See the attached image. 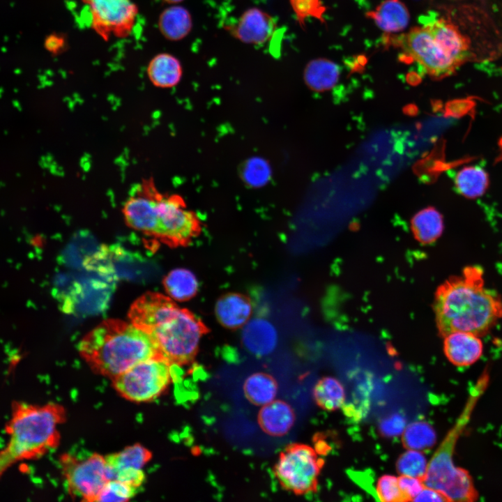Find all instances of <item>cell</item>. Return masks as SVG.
<instances>
[{"instance_id":"cell-1","label":"cell","mask_w":502,"mask_h":502,"mask_svg":"<svg viewBox=\"0 0 502 502\" xmlns=\"http://www.w3.org/2000/svg\"><path fill=\"white\" fill-rule=\"evenodd\" d=\"M483 273L480 267L468 266L437 287L433 308L442 337L455 331L481 337L502 319V298L485 286Z\"/></svg>"},{"instance_id":"cell-2","label":"cell","mask_w":502,"mask_h":502,"mask_svg":"<svg viewBox=\"0 0 502 502\" xmlns=\"http://www.w3.org/2000/svg\"><path fill=\"white\" fill-rule=\"evenodd\" d=\"M78 350L91 370L112 379L142 361L160 356L149 333L116 319L105 320L91 330Z\"/></svg>"},{"instance_id":"cell-3","label":"cell","mask_w":502,"mask_h":502,"mask_svg":"<svg viewBox=\"0 0 502 502\" xmlns=\"http://www.w3.org/2000/svg\"><path fill=\"white\" fill-rule=\"evenodd\" d=\"M388 44L400 47L432 78L452 75L472 56L469 39L450 21L434 18L398 36L388 35Z\"/></svg>"},{"instance_id":"cell-4","label":"cell","mask_w":502,"mask_h":502,"mask_svg":"<svg viewBox=\"0 0 502 502\" xmlns=\"http://www.w3.org/2000/svg\"><path fill=\"white\" fill-rule=\"evenodd\" d=\"M65 420L66 411L57 404L14 403L6 427L8 443L0 455L1 473L17 461L39 457L56 448L60 439L58 426Z\"/></svg>"},{"instance_id":"cell-5","label":"cell","mask_w":502,"mask_h":502,"mask_svg":"<svg viewBox=\"0 0 502 502\" xmlns=\"http://www.w3.org/2000/svg\"><path fill=\"white\" fill-rule=\"evenodd\" d=\"M489 382L484 372L469 393V397L456 423L448 432L429 462L423 479L425 486L442 493L448 501H473L478 493L469 472L455 466L453 454L456 443L467 425L473 410Z\"/></svg>"},{"instance_id":"cell-6","label":"cell","mask_w":502,"mask_h":502,"mask_svg":"<svg viewBox=\"0 0 502 502\" xmlns=\"http://www.w3.org/2000/svg\"><path fill=\"white\" fill-rule=\"evenodd\" d=\"M207 328L196 315L180 309L170 319L153 330L160 356L170 363L190 360L195 355L201 338Z\"/></svg>"},{"instance_id":"cell-7","label":"cell","mask_w":502,"mask_h":502,"mask_svg":"<svg viewBox=\"0 0 502 502\" xmlns=\"http://www.w3.org/2000/svg\"><path fill=\"white\" fill-rule=\"evenodd\" d=\"M170 365L161 356L142 361L112 379L113 386L128 400L152 401L168 386L171 379Z\"/></svg>"},{"instance_id":"cell-8","label":"cell","mask_w":502,"mask_h":502,"mask_svg":"<svg viewBox=\"0 0 502 502\" xmlns=\"http://www.w3.org/2000/svg\"><path fill=\"white\" fill-rule=\"evenodd\" d=\"M322 464L312 447L294 444L280 454L274 471L285 489L301 494L315 489Z\"/></svg>"},{"instance_id":"cell-9","label":"cell","mask_w":502,"mask_h":502,"mask_svg":"<svg viewBox=\"0 0 502 502\" xmlns=\"http://www.w3.org/2000/svg\"><path fill=\"white\" fill-rule=\"evenodd\" d=\"M160 238L172 246L185 245L201 228L197 214L188 208L184 198L176 193L160 192L158 198Z\"/></svg>"},{"instance_id":"cell-10","label":"cell","mask_w":502,"mask_h":502,"mask_svg":"<svg viewBox=\"0 0 502 502\" xmlns=\"http://www.w3.org/2000/svg\"><path fill=\"white\" fill-rule=\"evenodd\" d=\"M64 486L73 497L87 502L96 501L109 480L105 457L92 453L77 459L68 455L61 458Z\"/></svg>"},{"instance_id":"cell-11","label":"cell","mask_w":502,"mask_h":502,"mask_svg":"<svg viewBox=\"0 0 502 502\" xmlns=\"http://www.w3.org/2000/svg\"><path fill=\"white\" fill-rule=\"evenodd\" d=\"M87 6L90 24L102 39L128 36L136 22L138 8L132 0H81Z\"/></svg>"},{"instance_id":"cell-12","label":"cell","mask_w":502,"mask_h":502,"mask_svg":"<svg viewBox=\"0 0 502 502\" xmlns=\"http://www.w3.org/2000/svg\"><path fill=\"white\" fill-rule=\"evenodd\" d=\"M160 191L153 181H144L126 201L123 208L129 227L156 238L159 234L158 198Z\"/></svg>"},{"instance_id":"cell-13","label":"cell","mask_w":502,"mask_h":502,"mask_svg":"<svg viewBox=\"0 0 502 502\" xmlns=\"http://www.w3.org/2000/svg\"><path fill=\"white\" fill-rule=\"evenodd\" d=\"M178 310L169 298L158 293L149 292L133 303L128 317L135 326L150 334Z\"/></svg>"},{"instance_id":"cell-14","label":"cell","mask_w":502,"mask_h":502,"mask_svg":"<svg viewBox=\"0 0 502 502\" xmlns=\"http://www.w3.org/2000/svg\"><path fill=\"white\" fill-rule=\"evenodd\" d=\"M276 24L273 17L259 8L245 10L235 21L225 29L235 38L252 45L266 43L273 35Z\"/></svg>"},{"instance_id":"cell-15","label":"cell","mask_w":502,"mask_h":502,"mask_svg":"<svg viewBox=\"0 0 502 502\" xmlns=\"http://www.w3.org/2000/svg\"><path fill=\"white\" fill-rule=\"evenodd\" d=\"M443 351L448 360L457 366H468L482 356L483 344L480 336L455 331L443 337Z\"/></svg>"},{"instance_id":"cell-16","label":"cell","mask_w":502,"mask_h":502,"mask_svg":"<svg viewBox=\"0 0 502 502\" xmlns=\"http://www.w3.org/2000/svg\"><path fill=\"white\" fill-rule=\"evenodd\" d=\"M241 339L248 351L257 356H264L273 352L276 347L277 333L268 321L255 318L244 326Z\"/></svg>"},{"instance_id":"cell-17","label":"cell","mask_w":502,"mask_h":502,"mask_svg":"<svg viewBox=\"0 0 502 502\" xmlns=\"http://www.w3.org/2000/svg\"><path fill=\"white\" fill-rule=\"evenodd\" d=\"M366 16L387 35L404 31L410 20L409 12L401 0H383Z\"/></svg>"},{"instance_id":"cell-18","label":"cell","mask_w":502,"mask_h":502,"mask_svg":"<svg viewBox=\"0 0 502 502\" xmlns=\"http://www.w3.org/2000/svg\"><path fill=\"white\" fill-rule=\"evenodd\" d=\"M258 422L266 434L280 436L288 433L291 429L295 422V413L288 403L275 400L261 406L258 415Z\"/></svg>"},{"instance_id":"cell-19","label":"cell","mask_w":502,"mask_h":502,"mask_svg":"<svg viewBox=\"0 0 502 502\" xmlns=\"http://www.w3.org/2000/svg\"><path fill=\"white\" fill-rule=\"evenodd\" d=\"M147 75L151 82L158 88L167 89L176 86L183 75L179 60L168 53L155 55L147 66Z\"/></svg>"},{"instance_id":"cell-20","label":"cell","mask_w":502,"mask_h":502,"mask_svg":"<svg viewBox=\"0 0 502 502\" xmlns=\"http://www.w3.org/2000/svg\"><path fill=\"white\" fill-rule=\"evenodd\" d=\"M251 311L250 300L236 293L221 297L215 307L218 319L223 326L229 328H236L244 324L249 319Z\"/></svg>"},{"instance_id":"cell-21","label":"cell","mask_w":502,"mask_h":502,"mask_svg":"<svg viewBox=\"0 0 502 502\" xmlns=\"http://www.w3.org/2000/svg\"><path fill=\"white\" fill-rule=\"evenodd\" d=\"M411 227L416 241L424 245L431 244L436 241L443 234V218L436 208L427 207L414 215Z\"/></svg>"},{"instance_id":"cell-22","label":"cell","mask_w":502,"mask_h":502,"mask_svg":"<svg viewBox=\"0 0 502 502\" xmlns=\"http://www.w3.org/2000/svg\"><path fill=\"white\" fill-rule=\"evenodd\" d=\"M340 75V68L335 63L325 58H317L307 64L304 79L311 89L325 91L335 86Z\"/></svg>"},{"instance_id":"cell-23","label":"cell","mask_w":502,"mask_h":502,"mask_svg":"<svg viewBox=\"0 0 502 502\" xmlns=\"http://www.w3.org/2000/svg\"><path fill=\"white\" fill-rule=\"evenodd\" d=\"M161 33L168 40H179L191 31L192 20L189 11L181 6H172L165 9L158 20Z\"/></svg>"},{"instance_id":"cell-24","label":"cell","mask_w":502,"mask_h":502,"mask_svg":"<svg viewBox=\"0 0 502 502\" xmlns=\"http://www.w3.org/2000/svg\"><path fill=\"white\" fill-rule=\"evenodd\" d=\"M151 457L150 451L139 443L105 456L109 480H114L115 475L120 471L127 469H142Z\"/></svg>"},{"instance_id":"cell-25","label":"cell","mask_w":502,"mask_h":502,"mask_svg":"<svg viewBox=\"0 0 502 502\" xmlns=\"http://www.w3.org/2000/svg\"><path fill=\"white\" fill-rule=\"evenodd\" d=\"M243 390L245 397L250 402L263 406L275 400L277 384L271 375L257 372L246 379Z\"/></svg>"},{"instance_id":"cell-26","label":"cell","mask_w":502,"mask_h":502,"mask_svg":"<svg viewBox=\"0 0 502 502\" xmlns=\"http://www.w3.org/2000/svg\"><path fill=\"white\" fill-rule=\"evenodd\" d=\"M455 184L461 195L473 199L485 192L489 185V177L480 167H466L457 174Z\"/></svg>"},{"instance_id":"cell-27","label":"cell","mask_w":502,"mask_h":502,"mask_svg":"<svg viewBox=\"0 0 502 502\" xmlns=\"http://www.w3.org/2000/svg\"><path fill=\"white\" fill-rule=\"evenodd\" d=\"M164 286L168 294L177 301L193 297L198 290V281L190 271L185 268L172 270L165 278Z\"/></svg>"},{"instance_id":"cell-28","label":"cell","mask_w":502,"mask_h":502,"mask_svg":"<svg viewBox=\"0 0 502 502\" xmlns=\"http://www.w3.org/2000/svg\"><path fill=\"white\" fill-rule=\"evenodd\" d=\"M313 395L317 404L327 411H335L341 407L346 397L342 384L332 376L320 379L314 388Z\"/></svg>"},{"instance_id":"cell-29","label":"cell","mask_w":502,"mask_h":502,"mask_svg":"<svg viewBox=\"0 0 502 502\" xmlns=\"http://www.w3.org/2000/svg\"><path fill=\"white\" fill-rule=\"evenodd\" d=\"M436 435L433 427L427 422L418 420L407 425L402 441L407 449L425 450L432 448Z\"/></svg>"},{"instance_id":"cell-30","label":"cell","mask_w":502,"mask_h":502,"mask_svg":"<svg viewBox=\"0 0 502 502\" xmlns=\"http://www.w3.org/2000/svg\"><path fill=\"white\" fill-rule=\"evenodd\" d=\"M428 462L420 450L408 449L397 459L396 468L400 475L423 479Z\"/></svg>"},{"instance_id":"cell-31","label":"cell","mask_w":502,"mask_h":502,"mask_svg":"<svg viewBox=\"0 0 502 502\" xmlns=\"http://www.w3.org/2000/svg\"><path fill=\"white\" fill-rule=\"evenodd\" d=\"M290 5L301 26H303L306 18L313 17L325 23L326 6L321 0H289Z\"/></svg>"},{"instance_id":"cell-32","label":"cell","mask_w":502,"mask_h":502,"mask_svg":"<svg viewBox=\"0 0 502 502\" xmlns=\"http://www.w3.org/2000/svg\"><path fill=\"white\" fill-rule=\"evenodd\" d=\"M139 488L117 480H109L102 487L96 501H127L132 498Z\"/></svg>"},{"instance_id":"cell-33","label":"cell","mask_w":502,"mask_h":502,"mask_svg":"<svg viewBox=\"0 0 502 502\" xmlns=\"http://www.w3.org/2000/svg\"><path fill=\"white\" fill-rule=\"evenodd\" d=\"M376 492L379 500L384 502L405 501L398 483V478L385 474L377 480Z\"/></svg>"},{"instance_id":"cell-34","label":"cell","mask_w":502,"mask_h":502,"mask_svg":"<svg viewBox=\"0 0 502 502\" xmlns=\"http://www.w3.org/2000/svg\"><path fill=\"white\" fill-rule=\"evenodd\" d=\"M406 426L405 416L400 413H393L380 421L379 429L383 436L393 438L402 435Z\"/></svg>"},{"instance_id":"cell-35","label":"cell","mask_w":502,"mask_h":502,"mask_svg":"<svg viewBox=\"0 0 502 502\" xmlns=\"http://www.w3.org/2000/svg\"><path fill=\"white\" fill-rule=\"evenodd\" d=\"M398 483L405 501H413L425 486L422 479L403 475L398 478Z\"/></svg>"},{"instance_id":"cell-36","label":"cell","mask_w":502,"mask_h":502,"mask_svg":"<svg viewBox=\"0 0 502 502\" xmlns=\"http://www.w3.org/2000/svg\"><path fill=\"white\" fill-rule=\"evenodd\" d=\"M413 501L433 502L448 501L447 498L442 493L425 485Z\"/></svg>"},{"instance_id":"cell-37","label":"cell","mask_w":502,"mask_h":502,"mask_svg":"<svg viewBox=\"0 0 502 502\" xmlns=\"http://www.w3.org/2000/svg\"><path fill=\"white\" fill-rule=\"evenodd\" d=\"M65 46L64 38L59 34H50L45 40V47L49 52L57 54Z\"/></svg>"},{"instance_id":"cell-38","label":"cell","mask_w":502,"mask_h":502,"mask_svg":"<svg viewBox=\"0 0 502 502\" xmlns=\"http://www.w3.org/2000/svg\"><path fill=\"white\" fill-rule=\"evenodd\" d=\"M162 1L166 3H174L175 4V3H180V2L183 1V0H162Z\"/></svg>"}]
</instances>
